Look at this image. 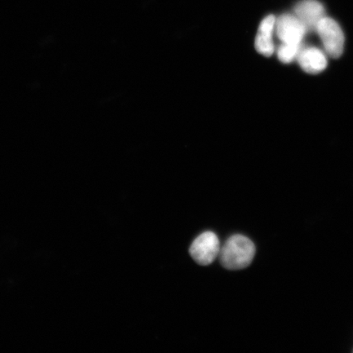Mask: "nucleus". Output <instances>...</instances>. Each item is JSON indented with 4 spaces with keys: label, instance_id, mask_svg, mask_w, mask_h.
<instances>
[{
    "label": "nucleus",
    "instance_id": "nucleus-1",
    "mask_svg": "<svg viewBox=\"0 0 353 353\" xmlns=\"http://www.w3.org/2000/svg\"><path fill=\"white\" fill-rule=\"evenodd\" d=\"M255 251V245L248 237L234 235L220 249V263L228 270H241L252 263Z\"/></svg>",
    "mask_w": 353,
    "mask_h": 353
},
{
    "label": "nucleus",
    "instance_id": "nucleus-7",
    "mask_svg": "<svg viewBox=\"0 0 353 353\" xmlns=\"http://www.w3.org/2000/svg\"><path fill=\"white\" fill-rule=\"evenodd\" d=\"M297 59L301 68L307 73H320L327 66L325 54L316 48H308L300 51Z\"/></svg>",
    "mask_w": 353,
    "mask_h": 353
},
{
    "label": "nucleus",
    "instance_id": "nucleus-8",
    "mask_svg": "<svg viewBox=\"0 0 353 353\" xmlns=\"http://www.w3.org/2000/svg\"><path fill=\"white\" fill-rule=\"evenodd\" d=\"M300 51V46L282 43L277 52L278 59L283 63H292L297 59Z\"/></svg>",
    "mask_w": 353,
    "mask_h": 353
},
{
    "label": "nucleus",
    "instance_id": "nucleus-4",
    "mask_svg": "<svg viewBox=\"0 0 353 353\" xmlns=\"http://www.w3.org/2000/svg\"><path fill=\"white\" fill-rule=\"evenodd\" d=\"M275 28L278 37L283 43L300 46L307 32L305 26L296 17L282 15L276 21Z\"/></svg>",
    "mask_w": 353,
    "mask_h": 353
},
{
    "label": "nucleus",
    "instance_id": "nucleus-6",
    "mask_svg": "<svg viewBox=\"0 0 353 353\" xmlns=\"http://www.w3.org/2000/svg\"><path fill=\"white\" fill-rule=\"evenodd\" d=\"M276 21V17L273 15L265 17L259 26L255 39L256 50L265 57H270L274 52L272 33L275 30Z\"/></svg>",
    "mask_w": 353,
    "mask_h": 353
},
{
    "label": "nucleus",
    "instance_id": "nucleus-5",
    "mask_svg": "<svg viewBox=\"0 0 353 353\" xmlns=\"http://www.w3.org/2000/svg\"><path fill=\"white\" fill-rule=\"evenodd\" d=\"M295 17L307 30H316L320 21L323 19L324 8L316 0H303L295 7Z\"/></svg>",
    "mask_w": 353,
    "mask_h": 353
},
{
    "label": "nucleus",
    "instance_id": "nucleus-2",
    "mask_svg": "<svg viewBox=\"0 0 353 353\" xmlns=\"http://www.w3.org/2000/svg\"><path fill=\"white\" fill-rule=\"evenodd\" d=\"M316 30L327 54L333 59L341 57L344 48V35L337 22L324 17L317 25Z\"/></svg>",
    "mask_w": 353,
    "mask_h": 353
},
{
    "label": "nucleus",
    "instance_id": "nucleus-3",
    "mask_svg": "<svg viewBox=\"0 0 353 353\" xmlns=\"http://www.w3.org/2000/svg\"><path fill=\"white\" fill-rule=\"evenodd\" d=\"M220 242L217 235L213 232L201 234L190 247V254L195 261L207 266L213 263L220 252Z\"/></svg>",
    "mask_w": 353,
    "mask_h": 353
}]
</instances>
